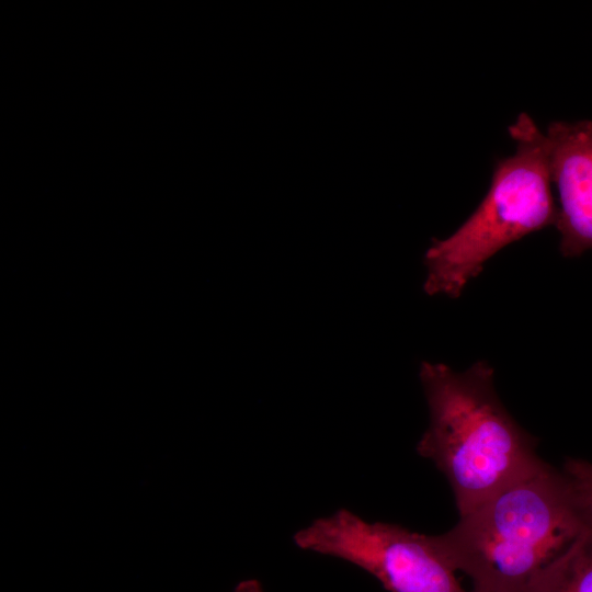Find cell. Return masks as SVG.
Segmentation results:
<instances>
[{
    "label": "cell",
    "mask_w": 592,
    "mask_h": 592,
    "mask_svg": "<svg viewBox=\"0 0 592 592\" xmlns=\"http://www.w3.org/2000/svg\"><path fill=\"white\" fill-rule=\"evenodd\" d=\"M297 547L337 557L374 576L389 592H469L441 554L434 535L364 521L341 509L294 535Z\"/></svg>",
    "instance_id": "4"
},
{
    "label": "cell",
    "mask_w": 592,
    "mask_h": 592,
    "mask_svg": "<svg viewBox=\"0 0 592 592\" xmlns=\"http://www.w3.org/2000/svg\"><path fill=\"white\" fill-rule=\"evenodd\" d=\"M589 521L592 523V462L567 458L562 470Z\"/></svg>",
    "instance_id": "7"
},
{
    "label": "cell",
    "mask_w": 592,
    "mask_h": 592,
    "mask_svg": "<svg viewBox=\"0 0 592 592\" xmlns=\"http://www.w3.org/2000/svg\"><path fill=\"white\" fill-rule=\"evenodd\" d=\"M523 592H592V523Z\"/></svg>",
    "instance_id": "6"
},
{
    "label": "cell",
    "mask_w": 592,
    "mask_h": 592,
    "mask_svg": "<svg viewBox=\"0 0 592 592\" xmlns=\"http://www.w3.org/2000/svg\"><path fill=\"white\" fill-rule=\"evenodd\" d=\"M234 592H264L261 583L255 579L240 581Z\"/></svg>",
    "instance_id": "8"
},
{
    "label": "cell",
    "mask_w": 592,
    "mask_h": 592,
    "mask_svg": "<svg viewBox=\"0 0 592 592\" xmlns=\"http://www.w3.org/2000/svg\"><path fill=\"white\" fill-rule=\"evenodd\" d=\"M512 155L497 161L490 186L476 210L452 235L434 240L424 254V291L457 298L485 263L510 243L556 226L548 143L525 112L508 127Z\"/></svg>",
    "instance_id": "3"
},
{
    "label": "cell",
    "mask_w": 592,
    "mask_h": 592,
    "mask_svg": "<svg viewBox=\"0 0 592 592\" xmlns=\"http://www.w3.org/2000/svg\"><path fill=\"white\" fill-rule=\"evenodd\" d=\"M590 524L563 473L540 459L434 539L469 592H523Z\"/></svg>",
    "instance_id": "1"
},
{
    "label": "cell",
    "mask_w": 592,
    "mask_h": 592,
    "mask_svg": "<svg viewBox=\"0 0 592 592\" xmlns=\"http://www.w3.org/2000/svg\"><path fill=\"white\" fill-rule=\"evenodd\" d=\"M545 135L558 193L559 251L579 257L592 250V121H555Z\"/></svg>",
    "instance_id": "5"
},
{
    "label": "cell",
    "mask_w": 592,
    "mask_h": 592,
    "mask_svg": "<svg viewBox=\"0 0 592 592\" xmlns=\"http://www.w3.org/2000/svg\"><path fill=\"white\" fill-rule=\"evenodd\" d=\"M419 377L430 421L417 451L447 479L459 515L540 460L534 439L501 402L488 362L464 372L422 362Z\"/></svg>",
    "instance_id": "2"
}]
</instances>
